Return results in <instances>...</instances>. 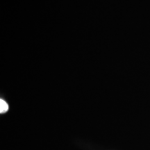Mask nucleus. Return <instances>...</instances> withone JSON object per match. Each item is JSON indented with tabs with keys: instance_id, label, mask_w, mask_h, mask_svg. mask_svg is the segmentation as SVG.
Listing matches in <instances>:
<instances>
[{
	"instance_id": "1",
	"label": "nucleus",
	"mask_w": 150,
	"mask_h": 150,
	"mask_svg": "<svg viewBox=\"0 0 150 150\" xmlns=\"http://www.w3.org/2000/svg\"><path fill=\"white\" fill-rule=\"evenodd\" d=\"M8 110V104L2 99H0V112L4 113Z\"/></svg>"
}]
</instances>
